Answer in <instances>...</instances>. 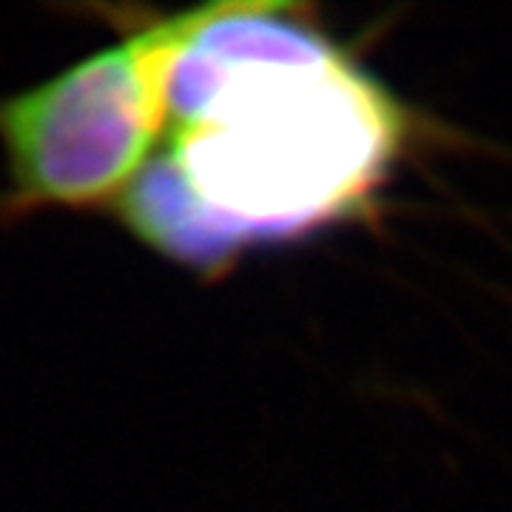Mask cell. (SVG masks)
I'll return each instance as SVG.
<instances>
[{
	"label": "cell",
	"mask_w": 512,
	"mask_h": 512,
	"mask_svg": "<svg viewBox=\"0 0 512 512\" xmlns=\"http://www.w3.org/2000/svg\"><path fill=\"white\" fill-rule=\"evenodd\" d=\"M174 32V15L131 20L117 46L0 100L9 208L123 202L163 143Z\"/></svg>",
	"instance_id": "cell-2"
},
{
	"label": "cell",
	"mask_w": 512,
	"mask_h": 512,
	"mask_svg": "<svg viewBox=\"0 0 512 512\" xmlns=\"http://www.w3.org/2000/svg\"><path fill=\"white\" fill-rule=\"evenodd\" d=\"M174 20L163 143L117 205L137 237L214 271L370 205L407 120L305 9L211 3Z\"/></svg>",
	"instance_id": "cell-1"
}]
</instances>
